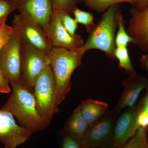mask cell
<instances>
[{
	"mask_svg": "<svg viewBox=\"0 0 148 148\" xmlns=\"http://www.w3.org/2000/svg\"><path fill=\"white\" fill-rule=\"evenodd\" d=\"M10 84L12 93L2 109L9 111L21 126L32 132L46 128L50 123L39 112L33 92L20 82Z\"/></svg>",
	"mask_w": 148,
	"mask_h": 148,
	"instance_id": "cell-1",
	"label": "cell"
},
{
	"mask_svg": "<svg viewBox=\"0 0 148 148\" xmlns=\"http://www.w3.org/2000/svg\"><path fill=\"white\" fill-rule=\"evenodd\" d=\"M85 53L81 48L71 50L53 47L48 54L56 84L57 106L65 100L71 90L72 74L82 64Z\"/></svg>",
	"mask_w": 148,
	"mask_h": 148,
	"instance_id": "cell-2",
	"label": "cell"
},
{
	"mask_svg": "<svg viewBox=\"0 0 148 148\" xmlns=\"http://www.w3.org/2000/svg\"><path fill=\"white\" fill-rule=\"evenodd\" d=\"M119 10V4L109 8L98 24L88 33L86 41L80 48L85 52L90 49L102 51L109 58L116 59L114 54L116 48L115 40Z\"/></svg>",
	"mask_w": 148,
	"mask_h": 148,
	"instance_id": "cell-3",
	"label": "cell"
},
{
	"mask_svg": "<svg viewBox=\"0 0 148 148\" xmlns=\"http://www.w3.org/2000/svg\"><path fill=\"white\" fill-rule=\"evenodd\" d=\"M33 92L39 112L50 123L58 111L56 105V84L50 65L35 79Z\"/></svg>",
	"mask_w": 148,
	"mask_h": 148,
	"instance_id": "cell-4",
	"label": "cell"
},
{
	"mask_svg": "<svg viewBox=\"0 0 148 148\" xmlns=\"http://www.w3.org/2000/svg\"><path fill=\"white\" fill-rule=\"evenodd\" d=\"M50 66L48 54L22 42L20 83L33 92L35 79Z\"/></svg>",
	"mask_w": 148,
	"mask_h": 148,
	"instance_id": "cell-5",
	"label": "cell"
},
{
	"mask_svg": "<svg viewBox=\"0 0 148 148\" xmlns=\"http://www.w3.org/2000/svg\"><path fill=\"white\" fill-rule=\"evenodd\" d=\"M13 29L10 38L0 50V70L10 84L21 81L22 41L18 30Z\"/></svg>",
	"mask_w": 148,
	"mask_h": 148,
	"instance_id": "cell-6",
	"label": "cell"
},
{
	"mask_svg": "<svg viewBox=\"0 0 148 148\" xmlns=\"http://www.w3.org/2000/svg\"><path fill=\"white\" fill-rule=\"evenodd\" d=\"M12 27L18 30L23 42L48 54L53 47L45 30L27 14L20 13L14 16Z\"/></svg>",
	"mask_w": 148,
	"mask_h": 148,
	"instance_id": "cell-7",
	"label": "cell"
},
{
	"mask_svg": "<svg viewBox=\"0 0 148 148\" xmlns=\"http://www.w3.org/2000/svg\"><path fill=\"white\" fill-rule=\"evenodd\" d=\"M114 111H108L101 118L89 126L81 142L85 148L112 145Z\"/></svg>",
	"mask_w": 148,
	"mask_h": 148,
	"instance_id": "cell-8",
	"label": "cell"
},
{
	"mask_svg": "<svg viewBox=\"0 0 148 148\" xmlns=\"http://www.w3.org/2000/svg\"><path fill=\"white\" fill-rule=\"evenodd\" d=\"M33 132L16 123L8 111L0 109V141L8 148H16L26 143Z\"/></svg>",
	"mask_w": 148,
	"mask_h": 148,
	"instance_id": "cell-9",
	"label": "cell"
},
{
	"mask_svg": "<svg viewBox=\"0 0 148 148\" xmlns=\"http://www.w3.org/2000/svg\"><path fill=\"white\" fill-rule=\"evenodd\" d=\"M45 32L51 45L54 47L76 50L80 48L84 43L80 35L76 34L72 36L68 33L62 25L58 14L53 11Z\"/></svg>",
	"mask_w": 148,
	"mask_h": 148,
	"instance_id": "cell-10",
	"label": "cell"
},
{
	"mask_svg": "<svg viewBox=\"0 0 148 148\" xmlns=\"http://www.w3.org/2000/svg\"><path fill=\"white\" fill-rule=\"evenodd\" d=\"M141 110L140 104L133 108L123 113L115 123L112 145L116 148H121L132 138L139 128L137 119Z\"/></svg>",
	"mask_w": 148,
	"mask_h": 148,
	"instance_id": "cell-11",
	"label": "cell"
},
{
	"mask_svg": "<svg viewBox=\"0 0 148 148\" xmlns=\"http://www.w3.org/2000/svg\"><path fill=\"white\" fill-rule=\"evenodd\" d=\"M131 17L126 32L134 40V44L143 51L148 52V7L139 10L130 11Z\"/></svg>",
	"mask_w": 148,
	"mask_h": 148,
	"instance_id": "cell-12",
	"label": "cell"
},
{
	"mask_svg": "<svg viewBox=\"0 0 148 148\" xmlns=\"http://www.w3.org/2000/svg\"><path fill=\"white\" fill-rule=\"evenodd\" d=\"M16 10L27 14L44 30L50 23L53 14L51 0H15Z\"/></svg>",
	"mask_w": 148,
	"mask_h": 148,
	"instance_id": "cell-13",
	"label": "cell"
},
{
	"mask_svg": "<svg viewBox=\"0 0 148 148\" xmlns=\"http://www.w3.org/2000/svg\"><path fill=\"white\" fill-rule=\"evenodd\" d=\"M123 91L118 103L114 109V112H119L125 108H133L140 93L148 89V78L143 75L136 74L129 76L122 82Z\"/></svg>",
	"mask_w": 148,
	"mask_h": 148,
	"instance_id": "cell-14",
	"label": "cell"
},
{
	"mask_svg": "<svg viewBox=\"0 0 148 148\" xmlns=\"http://www.w3.org/2000/svg\"><path fill=\"white\" fill-rule=\"evenodd\" d=\"M82 116L89 126L98 121L108 111V103L89 99L79 105Z\"/></svg>",
	"mask_w": 148,
	"mask_h": 148,
	"instance_id": "cell-15",
	"label": "cell"
},
{
	"mask_svg": "<svg viewBox=\"0 0 148 148\" xmlns=\"http://www.w3.org/2000/svg\"><path fill=\"white\" fill-rule=\"evenodd\" d=\"M88 127L89 125L82 116L79 106L66 123L64 133L82 141Z\"/></svg>",
	"mask_w": 148,
	"mask_h": 148,
	"instance_id": "cell-16",
	"label": "cell"
},
{
	"mask_svg": "<svg viewBox=\"0 0 148 148\" xmlns=\"http://www.w3.org/2000/svg\"><path fill=\"white\" fill-rule=\"evenodd\" d=\"M114 54L116 59H117L119 62V68L124 69L129 76H134L137 74L132 66L126 47H116Z\"/></svg>",
	"mask_w": 148,
	"mask_h": 148,
	"instance_id": "cell-17",
	"label": "cell"
},
{
	"mask_svg": "<svg viewBox=\"0 0 148 148\" xmlns=\"http://www.w3.org/2000/svg\"><path fill=\"white\" fill-rule=\"evenodd\" d=\"M125 22L123 20L121 11L119 10L118 14V30L115 36V45L116 47H126L128 44H134V39L130 36L125 28Z\"/></svg>",
	"mask_w": 148,
	"mask_h": 148,
	"instance_id": "cell-18",
	"label": "cell"
},
{
	"mask_svg": "<svg viewBox=\"0 0 148 148\" xmlns=\"http://www.w3.org/2000/svg\"><path fill=\"white\" fill-rule=\"evenodd\" d=\"M86 5L90 9L103 12L109 8L120 3H127L135 6L136 0H84Z\"/></svg>",
	"mask_w": 148,
	"mask_h": 148,
	"instance_id": "cell-19",
	"label": "cell"
},
{
	"mask_svg": "<svg viewBox=\"0 0 148 148\" xmlns=\"http://www.w3.org/2000/svg\"><path fill=\"white\" fill-rule=\"evenodd\" d=\"M148 129L139 127L135 135L121 148H148Z\"/></svg>",
	"mask_w": 148,
	"mask_h": 148,
	"instance_id": "cell-20",
	"label": "cell"
},
{
	"mask_svg": "<svg viewBox=\"0 0 148 148\" xmlns=\"http://www.w3.org/2000/svg\"><path fill=\"white\" fill-rule=\"evenodd\" d=\"M73 13L77 23L84 25L88 33H90L95 27L93 14L91 12L81 10L76 7Z\"/></svg>",
	"mask_w": 148,
	"mask_h": 148,
	"instance_id": "cell-21",
	"label": "cell"
},
{
	"mask_svg": "<svg viewBox=\"0 0 148 148\" xmlns=\"http://www.w3.org/2000/svg\"><path fill=\"white\" fill-rule=\"evenodd\" d=\"M82 0H51L53 12L71 15L78 3Z\"/></svg>",
	"mask_w": 148,
	"mask_h": 148,
	"instance_id": "cell-22",
	"label": "cell"
},
{
	"mask_svg": "<svg viewBox=\"0 0 148 148\" xmlns=\"http://www.w3.org/2000/svg\"><path fill=\"white\" fill-rule=\"evenodd\" d=\"M16 10L15 0H0V26L6 24L8 17Z\"/></svg>",
	"mask_w": 148,
	"mask_h": 148,
	"instance_id": "cell-23",
	"label": "cell"
},
{
	"mask_svg": "<svg viewBox=\"0 0 148 148\" xmlns=\"http://www.w3.org/2000/svg\"><path fill=\"white\" fill-rule=\"evenodd\" d=\"M57 13L58 14L60 21L65 29L70 35L72 36H75L76 34V31L77 28V23L75 18H72L71 15L69 14Z\"/></svg>",
	"mask_w": 148,
	"mask_h": 148,
	"instance_id": "cell-24",
	"label": "cell"
},
{
	"mask_svg": "<svg viewBox=\"0 0 148 148\" xmlns=\"http://www.w3.org/2000/svg\"><path fill=\"white\" fill-rule=\"evenodd\" d=\"M61 148H85L81 141L64 134L61 143Z\"/></svg>",
	"mask_w": 148,
	"mask_h": 148,
	"instance_id": "cell-25",
	"label": "cell"
},
{
	"mask_svg": "<svg viewBox=\"0 0 148 148\" xmlns=\"http://www.w3.org/2000/svg\"><path fill=\"white\" fill-rule=\"evenodd\" d=\"M13 31V27L6 24L0 26V50L8 42Z\"/></svg>",
	"mask_w": 148,
	"mask_h": 148,
	"instance_id": "cell-26",
	"label": "cell"
},
{
	"mask_svg": "<svg viewBox=\"0 0 148 148\" xmlns=\"http://www.w3.org/2000/svg\"><path fill=\"white\" fill-rule=\"evenodd\" d=\"M137 122L139 127H148V112L141 110V108L137 117Z\"/></svg>",
	"mask_w": 148,
	"mask_h": 148,
	"instance_id": "cell-27",
	"label": "cell"
},
{
	"mask_svg": "<svg viewBox=\"0 0 148 148\" xmlns=\"http://www.w3.org/2000/svg\"><path fill=\"white\" fill-rule=\"evenodd\" d=\"M9 83L0 70V93L7 94L11 92Z\"/></svg>",
	"mask_w": 148,
	"mask_h": 148,
	"instance_id": "cell-28",
	"label": "cell"
},
{
	"mask_svg": "<svg viewBox=\"0 0 148 148\" xmlns=\"http://www.w3.org/2000/svg\"><path fill=\"white\" fill-rule=\"evenodd\" d=\"M140 63L142 69L148 72V54L142 56L140 58Z\"/></svg>",
	"mask_w": 148,
	"mask_h": 148,
	"instance_id": "cell-29",
	"label": "cell"
},
{
	"mask_svg": "<svg viewBox=\"0 0 148 148\" xmlns=\"http://www.w3.org/2000/svg\"><path fill=\"white\" fill-rule=\"evenodd\" d=\"M148 7V0H136L135 8L139 10H142Z\"/></svg>",
	"mask_w": 148,
	"mask_h": 148,
	"instance_id": "cell-30",
	"label": "cell"
},
{
	"mask_svg": "<svg viewBox=\"0 0 148 148\" xmlns=\"http://www.w3.org/2000/svg\"><path fill=\"white\" fill-rule=\"evenodd\" d=\"M141 110L148 112V92L140 103Z\"/></svg>",
	"mask_w": 148,
	"mask_h": 148,
	"instance_id": "cell-31",
	"label": "cell"
},
{
	"mask_svg": "<svg viewBox=\"0 0 148 148\" xmlns=\"http://www.w3.org/2000/svg\"><path fill=\"white\" fill-rule=\"evenodd\" d=\"M95 148H116L115 147H114L113 145H109V146H103V147H99Z\"/></svg>",
	"mask_w": 148,
	"mask_h": 148,
	"instance_id": "cell-32",
	"label": "cell"
},
{
	"mask_svg": "<svg viewBox=\"0 0 148 148\" xmlns=\"http://www.w3.org/2000/svg\"><path fill=\"white\" fill-rule=\"evenodd\" d=\"M1 148H8V147H4Z\"/></svg>",
	"mask_w": 148,
	"mask_h": 148,
	"instance_id": "cell-33",
	"label": "cell"
},
{
	"mask_svg": "<svg viewBox=\"0 0 148 148\" xmlns=\"http://www.w3.org/2000/svg\"><path fill=\"white\" fill-rule=\"evenodd\" d=\"M82 1H84V0H82Z\"/></svg>",
	"mask_w": 148,
	"mask_h": 148,
	"instance_id": "cell-34",
	"label": "cell"
}]
</instances>
